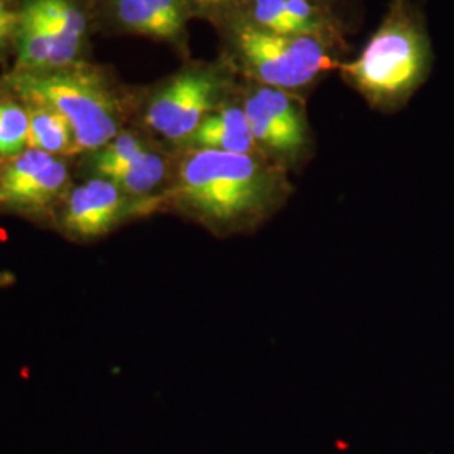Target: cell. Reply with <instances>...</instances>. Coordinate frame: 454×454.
I'll list each match as a JSON object with an SVG mask.
<instances>
[{
    "label": "cell",
    "mask_w": 454,
    "mask_h": 454,
    "mask_svg": "<svg viewBox=\"0 0 454 454\" xmlns=\"http://www.w3.org/2000/svg\"><path fill=\"white\" fill-rule=\"evenodd\" d=\"M114 14L120 24L130 33L153 37L159 41H180L179 35L153 12V9L145 0H114Z\"/></svg>",
    "instance_id": "cell-13"
},
{
    "label": "cell",
    "mask_w": 454,
    "mask_h": 454,
    "mask_svg": "<svg viewBox=\"0 0 454 454\" xmlns=\"http://www.w3.org/2000/svg\"><path fill=\"white\" fill-rule=\"evenodd\" d=\"M192 2H194V4H195V0H192Z\"/></svg>",
    "instance_id": "cell-22"
},
{
    "label": "cell",
    "mask_w": 454,
    "mask_h": 454,
    "mask_svg": "<svg viewBox=\"0 0 454 454\" xmlns=\"http://www.w3.org/2000/svg\"><path fill=\"white\" fill-rule=\"evenodd\" d=\"M29 146V114L16 99L0 101V159H16Z\"/></svg>",
    "instance_id": "cell-14"
},
{
    "label": "cell",
    "mask_w": 454,
    "mask_h": 454,
    "mask_svg": "<svg viewBox=\"0 0 454 454\" xmlns=\"http://www.w3.org/2000/svg\"><path fill=\"white\" fill-rule=\"evenodd\" d=\"M16 33L17 71H48L54 41L27 5L19 16Z\"/></svg>",
    "instance_id": "cell-11"
},
{
    "label": "cell",
    "mask_w": 454,
    "mask_h": 454,
    "mask_svg": "<svg viewBox=\"0 0 454 454\" xmlns=\"http://www.w3.org/2000/svg\"><path fill=\"white\" fill-rule=\"evenodd\" d=\"M69 170L63 160L29 148L0 172V209L39 215L66 192Z\"/></svg>",
    "instance_id": "cell-7"
},
{
    "label": "cell",
    "mask_w": 454,
    "mask_h": 454,
    "mask_svg": "<svg viewBox=\"0 0 454 454\" xmlns=\"http://www.w3.org/2000/svg\"><path fill=\"white\" fill-rule=\"evenodd\" d=\"M231 78L223 66H191L163 82L146 103L145 123L170 142H187L207 114L226 103Z\"/></svg>",
    "instance_id": "cell-5"
},
{
    "label": "cell",
    "mask_w": 454,
    "mask_h": 454,
    "mask_svg": "<svg viewBox=\"0 0 454 454\" xmlns=\"http://www.w3.org/2000/svg\"><path fill=\"white\" fill-rule=\"evenodd\" d=\"M185 144L202 150L262 155L249 129L243 103H224L207 114Z\"/></svg>",
    "instance_id": "cell-9"
},
{
    "label": "cell",
    "mask_w": 454,
    "mask_h": 454,
    "mask_svg": "<svg viewBox=\"0 0 454 454\" xmlns=\"http://www.w3.org/2000/svg\"><path fill=\"white\" fill-rule=\"evenodd\" d=\"M286 9L298 33L324 41L337 37V26L320 0H286Z\"/></svg>",
    "instance_id": "cell-15"
},
{
    "label": "cell",
    "mask_w": 454,
    "mask_h": 454,
    "mask_svg": "<svg viewBox=\"0 0 454 454\" xmlns=\"http://www.w3.org/2000/svg\"><path fill=\"white\" fill-rule=\"evenodd\" d=\"M292 192L286 168L264 155L191 148L179 163L170 200L215 234L256 229Z\"/></svg>",
    "instance_id": "cell-1"
},
{
    "label": "cell",
    "mask_w": 454,
    "mask_h": 454,
    "mask_svg": "<svg viewBox=\"0 0 454 454\" xmlns=\"http://www.w3.org/2000/svg\"><path fill=\"white\" fill-rule=\"evenodd\" d=\"M0 46H2V43H0Z\"/></svg>",
    "instance_id": "cell-23"
},
{
    "label": "cell",
    "mask_w": 454,
    "mask_h": 454,
    "mask_svg": "<svg viewBox=\"0 0 454 454\" xmlns=\"http://www.w3.org/2000/svg\"><path fill=\"white\" fill-rule=\"evenodd\" d=\"M153 9V12L182 39L187 20V4L185 0H145Z\"/></svg>",
    "instance_id": "cell-18"
},
{
    "label": "cell",
    "mask_w": 454,
    "mask_h": 454,
    "mask_svg": "<svg viewBox=\"0 0 454 454\" xmlns=\"http://www.w3.org/2000/svg\"><path fill=\"white\" fill-rule=\"evenodd\" d=\"M229 46L234 65L256 84L300 90L333 66L328 41L311 35H283L261 29L246 17L229 24Z\"/></svg>",
    "instance_id": "cell-4"
},
{
    "label": "cell",
    "mask_w": 454,
    "mask_h": 454,
    "mask_svg": "<svg viewBox=\"0 0 454 454\" xmlns=\"http://www.w3.org/2000/svg\"><path fill=\"white\" fill-rule=\"evenodd\" d=\"M19 24V17L14 16L12 12H9L4 5V2L0 0V43L4 44L9 35L14 33Z\"/></svg>",
    "instance_id": "cell-19"
},
{
    "label": "cell",
    "mask_w": 454,
    "mask_h": 454,
    "mask_svg": "<svg viewBox=\"0 0 454 454\" xmlns=\"http://www.w3.org/2000/svg\"><path fill=\"white\" fill-rule=\"evenodd\" d=\"M243 108L264 157L288 168L309 155L311 133L307 114L292 91L253 82L244 93Z\"/></svg>",
    "instance_id": "cell-6"
},
{
    "label": "cell",
    "mask_w": 454,
    "mask_h": 454,
    "mask_svg": "<svg viewBox=\"0 0 454 454\" xmlns=\"http://www.w3.org/2000/svg\"><path fill=\"white\" fill-rule=\"evenodd\" d=\"M431 61L427 35L416 14L395 0L357 59L340 66L347 82L377 110L392 112L419 88Z\"/></svg>",
    "instance_id": "cell-2"
},
{
    "label": "cell",
    "mask_w": 454,
    "mask_h": 454,
    "mask_svg": "<svg viewBox=\"0 0 454 454\" xmlns=\"http://www.w3.org/2000/svg\"><path fill=\"white\" fill-rule=\"evenodd\" d=\"M29 114V148L49 155L74 152V137L65 116L39 103L24 101Z\"/></svg>",
    "instance_id": "cell-10"
},
{
    "label": "cell",
    "mask_w": 454,
    "mask_h": 454,
    "mask_svg": "<svg viewBox=\"0 0 454 454\" xmlns=\"http://www.w3.org/2000/svg\"><path fill=\"white\" fill-rule=\"evenodd\" d=\"M16 283V276L9 271H0V290L2 288H9Z\"/></svg>",
    "instance_id": "cell-21"
},
{
    "label": "cell",
    "mask_w": 454,
    "mask_h": 454,
    "mask_svg": "<svg viewBox=\"0 0 454 454\" xmlns=\"http://www.w3.org/2000/svg\"><path fill=\"white\" fill-rule=\"evenodd\" d=\"M153 202L125 194L110 180H88L67 195L61 224L76 239H95Z\"/></svg>",
    "instance_id": "cell-8"
},
{
    "label": "cell",
    "mask_w": 454,
    "mask_h": 454,
    "mask_svg": "<svg viewBox=\"0 0 454 454\" xmlns=\"http://www.w3.org/2000/svg\"><path fill=\"white\" fill-rule=\"evenodd\" d=\"M5 82L24 101L44 105L65 116L74 137V152L101 150L120 135L121 103L91 67L16 71Z\"/></svg>",
    "instance_id": "cell-3"
},
{
    "label": "cell",
    "mask_w": 454,
    "mask_h": 454,
    "mask_svg": "<svg viewBox=\"0 0 454 454\" xmlns=\"http://www.w3.org/2000/svg\"><path fill=\"white\" fill-rule=\"evenodd\" d=\"M46 16L56 19L67 29V33L82 39L86 31V19L82 9L73 0H31Z\"/></svg>",
    "instance_id": "cell-17"
},
{
    "label": "cell",
    "mask_w": 454,
    "mask_h": 454,
    "mask_svg": "<svg viewBox=\"0 0 454 454\" xmlns=\"http://www.w3.org/2000/svg\"><path fill=\"white\" fill-rule=\"evenodd\" d=\"M168 174L167 159L153 152L152 148L135 162L110 174L106 180L114 182L125 194L135 199H142L152 194L157 187H160Z\"/></svg>",
    "instance_id": "cell-12"
},
{
    "label": "cell",
    "mask_w": 454,
    "mask_h": 454,
    "mask_svg": "<svg viewBox=\"0 0 454 454\" xmlns=\"http://www.w3.org/2000/svg\"><path fill=\"white\" fill-rule=\"evenodd\" d=\"M236 2H239V0H195V4L204 9H223V7H229Z\"/></svg>",
    "instance_id": "cell-20"
},
{
    "label": "cell",
    "mask_w": 454,
    "mask_h": 454,
    "mask_svg": "<svg viewBox=\"0 0 454 454\" xmlns=\"http://www.w3.org/2000/svg\"><path fill=\"white\" fill-rule=\"evenodd\" d=\"M246 19L271 33L301 35L288 14L286 0H249V16Z\"/></svg>",
    "instance_id": "cell-16"
}]
</instances>
